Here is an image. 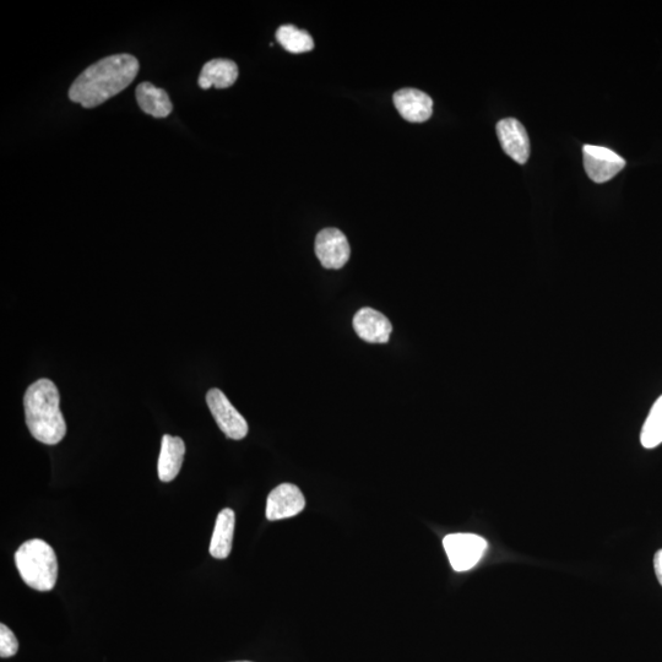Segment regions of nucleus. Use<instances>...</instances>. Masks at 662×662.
Instances as JSON below:
<instances>
[{"mask_svg": "<svg viewBox=\"0 0 662 662\" xmlns=\"http://www.w3.org/2000/svg\"><path fill=\"white\" fill-rule=\"evenodd\" d=\"M583 156L586 175L595 183L609 182L626 167L623 157L602 146L584 145Z\"/></svg>", "mask_w": 662, "mask_h": 662, "instance_id": "423d86ee", "label": "nucleus"}, {"mask_svg": "<svg viewBox=\"0 0 662 662\" xmlns=\"http://www.w3.org/2000/svg\"><path fill=\"white\" fill-rule=\"evenodd\" d=\"M306 507V499L296 485L281 484L275 487L267 499V519L270 522L296 517Z\"/></svg>", "mask_w": 662, "mask_h": 662, "instance_id": "6e6552de", "label": "nucleus"}, {"mask_svg": "<svg viewBox=\"0 0 662 662\" xmlns=\"http://www.w3.org/2000/svg\"><path fill=\"white\" fill-rule=\"evenodd\" d=\"M238 67L230 59H213L206 63L200 73L199 86L208 90L211 86L217 89H227L236 83Z\"/></svg>", "mask_w": 662, "mask_h": 662, "instance_id": "4468645a", "label": "nucleus"}, {"mask_svg": "<svg viewBox=\"0 0 662 662\" xmlns=\"http://www.w3.org/2000/svg\"><path fill=\"white\" fill-rule=\"evenodd\" d=\"M236 514L230 508L222 509L217 515L209 552L216 560H226L232 551L235 534Z\"/></svg>", "mask_w": 662, "mask_h": 662, "instance_id": "ddd939ff", "label": "nucleus"}, {"mask_svg": "<svg viewBox=\"0 0 662 662\" xmlns=\"http://www.w3.org/2000/svg\"><path fill=\"white\" fill-rule=\"evenodd\" d=\"M139 73L138 59L116 54L90 65L70 86L69 99L85 108H94L127 89Z\"/></svg>", "mask_w": 662, "mask_h": 662, "instance_id": "f257e3e1", "label": "nucleus"}, {"mask_svg": "<svg viewBox=\"0 0 662 662\" xmlns=\"http://www.w3.org/2000/svg\"><path fill=\"white\" fill-rule=\"evenodd\" d=\"M206 403H208L217 426L226 434L227 438L235 439V441L246 438L249 430L247 421L220 389H210L206 394Z\"/></svg>", "mask_w": 662, "mask_h": 662, "instance_id": "39448f33", "label": "nucleus"}, {"mask_svg": "<svg viewBox=\"0 0 662 662\" xmlns=\"http://www.w3.org/2000/svg\"><path fill=\"white\" fill-rule=\"evenodd\" d=\"M61 396L50 379L31 384L24 396L26 425L31 436L46 446H56L67 434L61 411Z\"/></svg>", "mask_w": 662, "mask_h": 662, "instance_id": "f03ea898", "label": "nucleus"}, {"mask_svg": "<svg viewBox=\"0 0 662 662\" xmlns=\"http://www.w3.org/2000/svg\"><path fill=\"white\" fill-rule=\"evenodd\" d=\"M232 662H252V661H232Z\"/></svg>", "mask_w": 662, "mask_h": 662, "instance_id": "aec40b11", "label": "nucleus"}, {"mask_svg": "<svg viewBox=\"0 0 662 662\" xmlns=\"http://www.w3.org/2000/svg\"><path fill=\"white\" fill-rule=\"evenodd\" d=\"M654 569L656 578H658L659 583L662 586V550L656 553L654 558Z\"/></svg>", "mask_w": 662, "mask_h": 662, "instance_id": "6ab92c4d", "label": "nucleus"}, {"mask_svg": "<svg viewBox=\"0 0 662 662\" xmlns=\"http://www.w3.org/2000/svg\"><path fill=\"white\" fill-rule=\"evenodd\" d=\"M497 135L504 153L517 164L524 165L530 157V139L523 124L514 118L503 119L497 124Z\"/></svg>", "mask_w": 662, "mask_h": 662, "instance_id": "1a4fd4ad", "label": "nucleus"}, {"mask_svg": "<svg viewBox=\"0 0 662 662\" xmlns=\"http://www.w3.org/2000/svg\"><path fill=\"white\" fill-rule=\"evenodd\" d=\"M352 324L356 334L370 344H387L393 331L389 319L372 308L360 309Z\"/></svg>", "mask_w": 662, "mask_h": 662, "instance_id": "9d476101", "label": "nucleus"}, {"mask_svg": "<svg viewBox=\"0 0 662 662\" xmlns=\"http://www.w3.org/2000/svg\"><path fill=\"white\" fill-rule=\"evenodd\" d=\"M443 547L455 572H468L477 566L487 551V541L475 534H450Z\"/></svg>", "mask_w": 662, "mask_h": 662, "instance_id": "20e7f679", "label": "nucleus"}, {"mask_svg": "<svg viewBox=\"0 0 662 662\" xmlns=\"http://www.w3.org/2000/svg\"><path fill=\"white\" fill-rule=\"evenodd\" d=\"M393 101L401 117L411 123H423L432 116L433 101L430 96L420 90H399L395 92Z\"/></svg>", "mask_w": 662, "mask_h": 662, "instance_id": "9b49d317", "label": "nucleus"}, {"mask_svg": "<svg viewBox=\"0 0 662 662\" xmlns=\"http://www.w3.org/2000/svg\"><path fill=\"white\" fill-rule=\"evenodd\" d=\"M15 564L21 579L31 589L51 591L57 584L58 561L56 552L40 539L24 542L15 553Z\"/></svg>", "mask_w": 662, "mask_h": 662, "instance_id": "7ed1b4c3", "label": "nucleus"}, {"mask_svg": "<svg viewBox=\"0 0 662 662\" xmlns=\"http://www.w3.org/2000/svg\"><path fill=\"white\" fill-rule=\"evenodd\" d=\"M316 254L325 269L338 270L349 262L350 243L340 230L324 229L316 238Z\"/></svg>", "mask_w": 662, "mask_h": 662, "instance_id": "0eeeda50", "label": "nucleus"}, {"mask_svg": "<svg viewBox=\"0 0 662 662\" xmlns=\"http://www.w3.org/2000/svg\"><path fill=\"white\" fill-rule=\"evenodd\" d=\"M19 642L15 634L4 623L0 624V658L8 659L18 654Z\"/></svg>", "mask_w": 662, "mask_h": 662, "instance_id": "a211bd4d", "label": "nucleus"}, {"mask_svg": "<svg viewBox=\"0 0 662 662\" xmlns=\"http://www.w3.org/2000/svg\"><path fill=\"white\" fill-rule=\"evenodd\" d=\"M276 40L290 53L311 52L314 48L312 36L307 31L298 29L295 25L279 27V30L276 31Z\"/></svg>", "mask_w": 662, "mask_h": 662, "instance_id": "dca6fc26", "label": "nucleus"}, {"mask_svg": "<svg viewBox=\"0 0 662 662\" xmlns=\"http://www.w3.org/2000/svg\"><path fill=\"white\" fill-rule=\"evenodd\" d=\"M640 442L647 449H654L662 443V395L655 401L644 422Z\"/></svg>", "mask_w": 662, "mask_h": 662, "instance_id": "f3484780", "label": "nucleus"}, {"mask_svg": "<svg viewBox=\"0 0 662 662\" xmlns=\"http://www.w3.org/2000/svg\"><path fill=\"white\" fill-rule=\"evenodd\" d=\"M135 92H137L139 107L146 115L155 118L170 116L173 105L165 90L156 88L151 83H143L138 86Z\"/></svg>", "mask_w": 662, "mask_h": 662, "instance_id": "2eb2a0df", "label": "nucleus"}, {"mask_svg": "<svg viewBox=\"0 0 662 662\" xmlns=\"http://www.w3.org/2000/svg\"><path fill=\"white\" fill-rule=\"evenodd\" d=\"M186 444L182 438L165 434L162 437L161 452L157 471L162 482H171L176 479L183 465Z\"/></svg>", "mask_w": 662, "mask_h": 662, "instance_id": "f8f14e48", "label": "nucleus"}]
</instances>
